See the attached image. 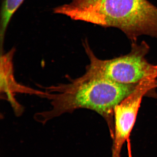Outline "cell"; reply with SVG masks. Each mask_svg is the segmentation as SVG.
I'll return each mask as SVG.
<instances>
[{"mask_svg": "<svg viewBox=\"0 0 157 157\" xmlns=\"http://www.w3.org/2000/svg\"><path fill=\"white\" fill-rule=\"evenodd\" d=\"M156 87H157V82H156Z\"/></svg>", "mask_w": 157, "mask_h": 157, "instance_id": "cell-7", "label": "cell"}, {"mask_svg": "<svg viewBox=\"0 0 157 157\" xmlns=\"http://www.w3.org/2000/svg\"><path fill=\"white\" fill-rule=\"evenodd\" d=\"M138 85L119 84L86 69L80 77L43 88L40 98L49 101L51 107L36 113L35 117L44 123L76 109H90L104 117L113 136L114 108Z\"/></svg>", "mask_w": 157, "mask_h": 157, "instance_id": "cell-1", "label": "cell"}, {"mask_svg": "<svg viewBox=\"0 0 157 157\" xmlns=\"http://www.w3.org/2000/svg\"><path fill=\"white\" fill-rule=\"evenodd\" d=\"M82 43L90 61L86 69L100 76L125 85H137L145 80H157V65L150 63L147 59L150 48L144 41L132 42L129 53L107 60L96 56L87 39Z\"/></svg>", "mask_w": 157, "mask_h": 157, "instance_id": "cell-3", "label": "cell"}, {"mask_svg": "<svg viewBox=\"0 0 157 157\" xmlns=\"http://www.w3.org/2000/svg\"><path fill=\"white\" fill-rule=\"evenodd\" d=\"M156 80L142 82L133 92L116 106L112 157H121L124 144L130 139L143 97L156 88Z\"/></svg>", "mask_w": 157, "mask_h": 157, "instance_id": "cell-4", "label": "cell"}, {"mask_svg": "<svg viewBox=\"0 0 157 157\" xmlns=\"http://www.w3.org/2000/svg\"><path fill=\"white\" fill-rule=\"evenodd\" d=\"M127 148H128V157H132V148H131V140L129 139L127 141Z\"/></svg>", "mask_w": 157, "mask_h": 157, "instance_id": "cell-6", "label": "cell"}, {"mask_svg": "<svg viewBox=\"0 0 157 157\" xmlns=\"http://www.w3.org/2000/svg\"><path fill=\"white\" fill-rule=\"evenodd\" d=\"M14 49L8 53L2 56L1 58V91L5 94L7 100L10 102L14 111L17 115L22 112L21 106L18 104L15 99L14 95L16 93L33 94L39 96L42 90H39L27 87L18 83L14 76L12 58L14 54Z\"/></svg>", "mask_w": 157, "mask_h": 157, "instance_id": "cell-5", "label": "cell"}, {"mask_svg": "<svg viewBox=\"0 0 157 157\" xmlns=\"http://www.w3.org/2000/svg\"><path fill=\"white\" fill-rule=\"evenodd\" d=\"M55 14L120 30L131 43L142 36L157 38V7L148 0H71Z\"/></svg>", "mask_w": 157, "mask_h": 157, "instance_id": "cell-2", "label": "cell"}]
</instances>
